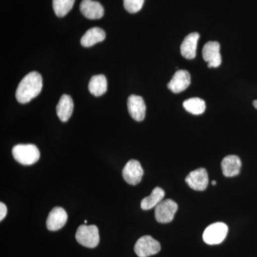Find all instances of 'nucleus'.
Here are the masks:
<instances>
[{
    "label": "nucleus",
    "instance_id": "obj_1",
    "mask_svg": "<svg viewBox=\"0 0 257 257\" xmlns=\"http://www.w3.org/2000/svg\"><path fill=\"white\" fill-rule=\"evenodd\" d=\"M42 77L37 72H32L27 74L19 84L17 89V100L21 104H26L36 97L41 92Z\"/></svg>",
    "mask_w": 257,
    "mask_h": 257
},
{
    "label": "nucleus",
    "instance_id": "obj_2",
    "mask_svg": "<svg viewBox=\"0 0 257 257\" xmlns=\"http://www.w3.org/2000/svg\"><path fill=\"white\" fill-rule=\"evenodd\" d=\"M13 155L17 162L23 165H34L40 157L38 148L31 144L15 145L13 149Z\"/></svg>",
    "mask_w": 257,
    "mask_h": 257
},
{
    "label": "nucleus",
    "instance_id": "obj_3",
    "mask_svg": "<svg viewBox=\"0 0 257 257\" xmlns=\"http://www.w3.org/2000/svg\"><path fill=\"white\" fill-rule=\"evenodd\" d=\"M77 242L87 248H95L99 243V229L95 225H81L75 235Z\"/></svg>",
    "mask_w": 257,
    "mask_h": 257
},
{
    "label": "nucleus",
    "instance_id": "obj_4",
    "mask_svg": "<svg viewBox=\"0 0 257 257\" xmlns=\"http://www.w3.org/2000/svg\"><path fill=\"white\" fill-rule=\"evenodd\" d=\"M227 225L223 222H216L207 226L203 233V240L209 245L221 243L226 237Z\"/></svg>",
    "mask_w": 257,
    "mask_h": 257
},
{
    "label": "nucleus",
    "instance_id": "obj_5",
    "mask_svg": "<svg viewBox=\"0 0 257 257\" xmlns=\"http://www.w3.org/2000/svg\"><path fill=\"white\" fill-rule=\"evenodd\" d=\"M134 249L139 257H148L160 252L161 245L151 236L146 235L138 240Z\"/></svg>",
    "mask_w": 257,
    "mask_h": 257
},
{
    "label": "nucleus",
    "instance_id": "obj_6",
    "mask_svg": "<svg viewBox=\"0 0 257 257\" xmlns=\"http://www.w3.org/2000/svg\"><path fill=\"white\" fill-rule=\"evenodd\" d=\"M178 205L172 199H167L162 202L155 207V219L158 222L167 224L173 220Z\"/></svg>",
    "mask_w": 257,
    "mask_h": 257
},
{
    "label": "nucleus",
    "instance_id": "obj_7",
    "mask_svg": "<svg viewBox=\"0 0 257 257\" xmlns=\"http://www.w3.org/2000/svg\"><path fill=\"white\" fill-rule=\"evenodd\" d=\"M144 170L141 164L138 160L128 161L122 170V176L125 182L131 185H137L141 182Z\"/></svg>",
    "mask_w": 257,
    "mask_h": 257
},
{
    "label": "nucleus",
    "instance_id": "obj_8",
    "mask_svg": "<svg viewBox=\"0 0 257 257\" xmlns=\"http://www.w3.org/2000/svg\"><path fill=\"white\" fill-rule=\"evenodd\" d=\"M203 59L207 62V67H219L221 64L220 45L217 42H208L205 44L202 50Z\"/></svg>",
    "mask_w": 257,
    "mask_h": 257
},
{
    "label": "nucleus",
    "instance_id": "obj_9",
    "mask_svg": "<svg viewBox=\"0 0 257 257\" xmlns=\"http://www.w3.org/2000/svg\"><path fill=\"white\" fill-rule=\"evenodd\" d=\"M189 187L194 190L204 191L209 184V176L207 171L204 168H199L192 171L185 179Z\"/></svg>",
    "mask_w": 257,
    "mask_h": 257
},
{
    "label": "nucleus",
    "instance_id": "obj_10",
    "mask_svg": "<svg viewBox=\"0 0 257 257\" xmlns=\"http://www.w3.org/2000/svg\"><path fill=\"white\" fill-rule=\"evenodd\" d=\"M191 84V76L188 71L180 69L174 74L167 87L172 92L177 94L187 89Z\"/></svg>",
    "mask_w": 257,
    "mask_h": 257
},
{
    "label": "nucleus",
    "instance_id": "obj_11",
    "mask_svg": "<svg viewBox=\"0 0 257 257\" xmlns=\"http://www.w3.org/2000/svg\"><path fill=\"white\" fill-rule=\"evenodd\" d=\"M128 111L130 116L138 121H143L146 115V105L142 96L130 95L127 99Z\"/></svg>",
    "mask_w": 257,
    "mask_h": 257
},
{
    "label": "nucleus",
    "instance_id": "obj_12",
    "mask_svg": "<svg viewBox=\"0 0 257 257\" xmlns=\"http://www.w3.org/2000/svg\"><path fill=\"white\" fill-rule=\"evenodd\" d=\"M67 221V214L63 208L56 207L52 209L47 219V228L55 231L62 229Z\"/></svg>",
    "mask_w": 257,
    "mask_h": 257
},
{
    "label": "nucleus",
    "instance_id": "obj_13",
    "mask_svg": "<svg viewBox=\"0 0 257 257\" xmlns=\"http://www.w3.org/2000/svg\"><path fill=\"white\" fill-rule=\"evenodd\" d=\"M81 13L89 20H98L102 18L104 10L102 5L92 0H83L79 7Z\"/></svg>",
    "mask_w": 257,
    "mask_h": 257
},
{
    "label": "nucleus",
    "instance_id": "obj_14",
    "mask_svg": "<svg viewBox=\"0 0 257 257\" xmlns=\"http://www.w3.org/2000/svg\"><path fill=\"white\" fill-rule=\"evenodd\" d=\"M199 39V34L197 32L189 34L184 38L180 47L181 54L184 58L187 59V60H192V59L195 58Z\"/></svg>",
    "mask_w": 257,
    "mask_h": 257
},
{
    "label": "nucleus",
    "instance_id": "obj_15",
    "mask_svg": "<svg viewBox=\"0 0 257 257\" xmlns=\"http://www.w3.org/2000/svg\"><path fill=\"white\" fill-rule=\"evenodd\" d=\"M241 160L236 155H229L223 159L221 170L226 177H233L239 175L241 170Z\"/></svg>",
    "mask_w": 257,
    "mask_h": 257
},
{
    "label": "nucleus",
    "instance_id": "obj_16",
    "mask_svg": "<svg viewBox=\"0 0 257 257\" xmlns=\"http://www.w3.org/2000/svg\"><path fill=\"white\" fill-rule=\"evenodd\" d=\"M74 103L72 97L67 94H63L56 107L59 119L63 122L68 121L73 112Z\"/></svg>",
    "mask_w": 257,
    "mask_h": 257
},
{
    "label": "nucleus",
    "instance_id": "obj_17",
    "mask_svg": "<svg viewBox=\"0 0 257 257\" xmlns=\"http://www.w3.org/2000/svg\"><path fill=\"white\" fill-rule=\"evenodd\" d=\"M106 33L102 29L99 28H92L89 29L83 35L81 39V45L84 47H90L104 41L105 40Z\"/></svg>",
    "mask_w": 257,
    "mask_h": 257
},
{
    "label": "nucleus",
    "instance_id": "obj_18",
    "mask_svg": "<svg viewBox=\"0 0 257 257\" xmlns=\"http://www.w3.org/2000/svg\"><path fill=\"white\" fill-rule=\"evenodd\" d=\"M89 91L92 95L100 96L107 90V81L103 74L93 76L89 82Z\"/></svg>",
    "mask_w": 257,
    "mask_h": 257
},
{
    "label": "nucleus",
    "instance_id": "obj_19",
    "mask_svg": "<svg viewBox=\"0 0 257 257\" xmlns=\"http://www.w3.org/2000/svg\"><path fill=\"white\" fill-rule=\"evenodd\" d=\"M165 193L160 187H156L153 189L149 197L144 198L141 202V208L143 210H150L155 208L165 197Z\"/></svg>",
    "mask_w": 257,
    "mask_h": 257
},
{
    "label": "nucleus",
    "instance_id": "obj_20",
    "mask_svg": "<svg viewBox=\"0 0 257 257\" xmlns=\"http://www.w3.org/2000/svg\"><path fill=\"white\" fill-rule=\"evenodd\" d=\"M183 106L188 112L194 115L202 114L205 111V101L200 98L194 97L183 102Z\"/></svg>",
    "mask_w": 257,
    "mask_h": 257
},
{
    "label": "nucleus",
    "instance_id": "obj_21",
    "mask_svg": "<svg viewBox=\"0 0 257 257\" xmlns=\"http://www.w3.org/2000/svg\"><path fill=\"white\" fill-rule=\"evenodd\" d=\"M75 0H53L52 6L56 15L59 18H63L68 14L73 8Z\"/></svg>",
    "mask_w": 257,
    "mask_h": 257
},
{
    "label": "nucleus",
    "instance_id": "obj_22",
    "mask_svg": "<svg viewBox=\"0 0 257 257\" xmlns=\"http://www.w3.org/2000/svg\"><path fill=\"white\" fill-rule=\"evenodd\" d=\"M145 0H124L125 10L130 13H137L143 8Z\"/></svg>",
    "mask_w": 257,
    "mask_h": 257
},
{
    "label": "nucleus",
    "instance_id": "obj_23",
    "mask_svg": "<svg viewBox=\"0 0 257 257\" xmlns=\"http://www.w3.org/2000/svg\"><path fill=\"white\" fill-rule=\"evenodd\" d=\"M8 214V208L3 202L0 203V221H3Z\"/></svg>",
    "mask_w": 257,
    "mask_h": 257
},
{
    "label": "nucleus",
    "instance_id": "obj_24",
    "mask_svg": "<svg viewBox=\"0 0 257 257\" xmlns=\"http://www.w3.org/2000/svg\"><path fill=\"white\" fill-rule=\"evenodd\" d=\"M253 105L257 109V100H254L253 101Z\"/></svg>",
    "mask_w": 257,
    "mask_h": 257
},
{
    "label": "nucleus",
    "instance_id": "obj_25",
    "mask_svg": "<svg viewBox=\"0 0 257 257\" xmlns=\"http://www.w3.org/2000/svg\"><path fill=\"white\" fill-rule=\"evenodd\" d=\"M211 184H212V185H216V181H212V182H211Z\"/></svg>",
    "mask_w": 257,
    "mask_h": 257
}]
</instances>
